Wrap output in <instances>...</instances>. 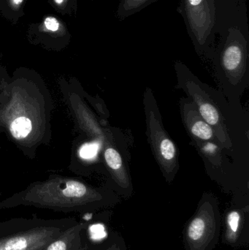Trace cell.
Here are the masks:
<instances>
[{"label":"cell","instance_id":"6da1fadb","mask_svg":"<svg viewBox=\"0 0 249 250\" xmlns=\"http://www.w3.org/2000/svg\"><path fill=\"white\" fill-rule=\"evenodd\" d=\"M120 198L110 188H92L79 181L66 180L32 187L1 202L0 208L25 205L64 212L95 211L115 207Z\"/></svg>","mask_w":249,"mask_h":250},{"label":"cell","instance_id":"7a4b0ae2","mask_svg":"<svg viewBox=\"0 0 249 250\" xmlns=\"http://www.w3.org/2000/svg\"><path fill=\"white\" fill-rule=\"evenodd\" d=\"M215 31L219 35L212 58L216 75L227 96L237 101L249 85V21L217 19Z\"/></svg>","mask_w":249,"mask_h":250},{"label":"cell","instance_id":"3957f363","mask_svg":"<svg viewBox=\"0 0 249 250\" xmlns=\"http://www.w3.org/2000/svg\"><path fill=\"white\" fill-rule=\"evenodd\" d=\"M77 223L75 218H14L0 222V250H43Z\"/></svg>","mask_w":249,"mask_h":250},{"label":"cell","instance_id":"277c9868","mask_svg":"<svg viewBox=\"0 0 249 250\" xmlns=\"http://www.w3.org/2000/svg\"><path fill=\"white\" fill-rule=\"evenodd\" d=\"M174 68L178 81L177 87L187 94V98L194 104L200 115L211 126L221 148L232 150L233 141L226 117L214 97L212 96L211 90H209V86L203 84L181 62H175Z\"/></svg>","mask_w":249,"mask_h":250},{"label":"cell","instance_id":"5b68a950","mask_svg":"<svg viewBox=\"0 0 249 250\" xmlns=\"http://www.w3.org/2000/svg\"><path fill=\"white\" fill-rule=\"evenodd\" d=\"M146 135L151 149L166 182L171 184L179 170L178 151L174 141L165 130L157 103L152 89L143 95Z\"/></svg>","mask_w":249,"mask_h":250},{"label":"cell","instance_id":"8992f818","mask_svg":"<svg viewBox=\"0 0 249 250\" xmlns=\"http://www.w3.org/2000/svg\"><path fill=\"white\" fill-rule=\"evenodd\" d=\"M222 214L218 198L205 192L183 230L185 250H214L220 239Z\"/></svg>","mask_w":249,"mask_h":250},{"label":"cell","instance_id":"52a82bcc","mask_svg":"<svg viewBox=\"0 0 249 250\" xmlns=\"http://www.w3.org/2000/svg\"><path fill=\"white\" fill-rule=\"evenodd\" d=\"M178 12L197 54L212 60L216 37L214 0H181Z\"/></svg>","mask_w":249,"mask_h":250},{"label":"cell","instance_id":"ba28073f","mask_svg":"<svg viewBox=\"0 0 249 250\" xmlns=\"http://www.w3.org/2000/svg\"><path fill=\"white\" fill-rule=\"evenodd\" d=\"M222 244L234 249L249 245V204L232 202L222 216Z\"/></svg>","mask_w":249,"mask_h":250},{"label":"cell","instance_id":"9c48e42d","mask_svg":"<svg viewBox=\"0 0 249 250\" xmlns=\"http://www.w3.org/2000/svg\"><path fill=\"white\" fill-rule=\"evenodd\" d=\"M104 159L114 182L113 191L121 198H129L133 193V187L127 166L114 144L106 142L104 147Z\"/></svg>","mask_w":249,"mask_h":250},{"label":"cell","instance_id":"30bf717a","mask_svg":"<svg viewBox=\"0 0 249 250\" xmlns=\"http://www.w3.org/2000/svg\"><path fill=\"white\" fill-rule=\"evenodd\" d=\"M179 105L183 123L192 141L215 142L220 145L211 126L203 120L188 98H181Z\"/></svg>","mask_w":249,"mask_h":250},{"label":"cell","instance_id":"8fae6325","mask_svg":"<svg viewBox=\"0 0 249 250\" xmlns=\"http://www.w3.org/2000/svg\"><path fill=\"white\" fill-rule=\"evenodd\" d=\"M87 221H77L64 230L43 250H76L87 240Z\"/></svg>","mask_w":249,"mask_h":250},{"label":"cell","instance_id":"7c38bea8","mask_svg":"<svg viewBox=\"0 0 249 250\" xmlns=\"http://www.w3.org/2000/svg\"><path fill=\"white\" fill-rule=\"evenodd\" d=\"M158 1L159 0H119L116 17L119 21L124 20Z\"/></svg>","mask_w":249,"mask_h":250},{"label":"cell","instance_id":"4fadbf2b","mask_svg":"<svg viewBox=\"0 0 249 250\" xmlns=\"http://www.w3.org/2000/svg\"><path fill=\"white\" fill-rule=\"evenodd\" d=\"M32 129V122L24 117H19L13 120L10 125V132L16 139H23L27 137Z\"/></svg>","mask_w":249,"mask_h":250},{"label":"cell","instance_id":"5bb4252c","mask_svg":"<svg viewBox=\"0 0 249 250\" xmlns=\"http://www.w3.org/2000/svg\"><path fill=\"white\" fill-rule=\"evenodd\" d=\"M108 246L105 250H128L122 235L114 230H108Z\"/></svg>","mask_w":249,"mask_h":250},{"label":"cell","instance_id":"9a60e30c","mask_svg":"<svg viewBox=\"0 0 249 250\" xmlns=\"http://www.w3.org/2000/svg\"><path fill=\"white\" fill-rule=\"evenodd\" d=\"M99 148L100 141L86 143L82 145L79 149V156L84 160H93L96 157Z\"/></svg>","mask_w":249,"mask_h":250},{"label":"cell","instance_id":"2e32d148","mask_svg":"<svg viewBox=\"0 0 249 250\" xmlns=\"http://www.w3.org/2000/svg\"><path fill=\"white\" fill-rule=\"evenodd\" d=\"M108 246L107 237L103 241H93L88 238L82 246L76 250H105Z\"/></svg>","mask_w":249,"mask_h":250},{"label":"cell","instance_id":"e0dca14e","mask_svg":"<svg viewBox=\"0 0 249 250\" xmlns=\"http://www.w3.org/2000/svg\"><path fill=\"white\" fill-rule=\"evenodd\" d=\"M45 29L51 32H57L60 28V23L56 18L47 17L44 20Z\"/></svg>","mask_w":249,"mask_h":250},{"label":"cell","instance_id":"ac0fdd59","mask_svg":"<svg viewBox=\"0 0 249 250\" xmlns=\"http://www.w3.org/2000/svg\"><path fill=\"white\" fill-rule=\"evenodd\" d=\"M23 0H11L12 4H13V5L15 6H19L20 5V4H22V2H23Z\"/></svg>","mask_w":249,"mask_h":250},{"label":"cell","instance_id":"d6986e66","mask_svg":"<svg viewBox=\"0 0 249 250\" xmlns=\"http://www.w3.org/2000/svg\"><path fill=\"white\" fill-rule=\"evenodd\" d=\"M54 1L58 5H61L64 3V0H54Z\"/></svg>","mask_w":249,"mask_h":250}]
</instances>
